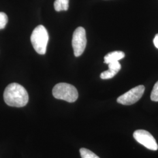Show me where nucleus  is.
Returning a JSON list of instances; mask_svg holds the SVG:
<instances>
[{"instance_id": "obj_13", "label": "nucleus", "mask_w": 158, "mask_h": 158, "mask_svg": "<svg viewBox=\"0 0 158 158\" xmlns=\"http://www.w3.org/2000/svg\"><path fill=\"white\" fill-rule=\"evenodd\" d=\"M108 64V68L109 69L113 70L116 72H118L121 69V65L119 63L118 61L117 62H114L110 63Z\"/></svg>"}, {"instance_id": "obj_6", "label": "nucleus", "mask_w": 158, "mask_h": 158, "mask_svg": "<svg viewBox=\"0 0 158 158\" xmlns=\"http://www.w3.org/2000/svg\"><path fill=\"white\" fill-rule=\"evenodd\" d=\"M134 138L136 141L147 149L152 151H157L158 145L152 135L148 131L143 130H138L134 132Z\"/></svg>"}, {"instance_id": "obj_11", "label": "nucleus", "mask_w": 158, "mask_h": 158, "mask_svg": "<svg viewBox=\"0 0 158 158\" xmlns=\"http://www.w3.org/2000/svg\"><path fill=\"white\" fill-rule=\"evenodd\" d=\"M8 20V17L6 13L0 12V29H2L6 27Z\"/></svg>"}, {"instance_id": "obj_14", "label": "nucleus", "mask_w": 158, "mask_h": 158, "mask_svg": "<svg viewBox=\"0 0 158 158\" xmlns=\"http://www.w3.org/2000/svg\"><path fill=\"white\" fill-rule=\"evenodd\" d=\"M153 44L155 47L158 49V34H156L153 39Z\"/></svg>"}, {"instance_id": "obj_10", "label": "nucleus", "mask_w": 158, "mask_h": 158, "mask_svg": "<svg viewBox=\"0 0 158 158\" xmlns=\"http://www.w3.org/2000/svg\"><path fill=\"white\" fill-rule=\"evenodd\" d=\"M117 73H118L117 72L108 69V70L103 72L101 73L100 77H101V79H104V80L112 79Z\"/></svg>"}, {"instance_id": "obj_2", "label": "nucleus", "mask_w": 158, "mask_h": 158, "mask_svg": "<svg viewBox=\"0 0 158 158\" xmlns=\"http://www.w3.org/2000/svg\"><path fill=\"white\" fill-rule=\"evenodd\" d=\"M31 41L34 49L38 54H45L49 34L44 26L40 25L34 29L31 36Z\"/></svg>"}, {"instance_id": "obj_12", "label": "nucleus", "mask_w": 158, "mask_h": 158, "mask_svg": "<svg viewBox=\"0 0 158 158\" xmlns=\"http://www.w3.org/2000/svg\"><path fill=\"white\" fill-rule=\"evenodd\" d=\"M151 99L153 102H158V81L153 86L151 94Z\"/></svg>"}, {"instance_id": "obj_3", "label": "nucleus", "mask_w": 158, "mask_h": 158, "mask_svg": "<svg viewBox=\"0 0 158 158\" xmlns=\"http://www.w3.org/2000/svg\"><path fill=\"white\" fill-rule=\"evenodd\" d=\"M53 96L55 98L69 102H75L78 98L79 94L76 88L73 85L66 83L57 84L53 89Z\"/></svg>"}, {"instance_id": "obj_9", "label": "nucleus", "mask_w": 158, "mask_h": 158, "mask_svg": "<svg viewBox=\"0 0 158 158\" xmlns=\"http://www.w3.org/2000/svg\"><path fill=\"white\" fill-rule=\"evenodd\" d=\"M80 153L81 158H100L94 153L85 148H81Z\"/></svg>"}, {"instance_id": "obj_5", "label": "nucleus", "mask_w": 158, "mask_h": 158, "mask_svg": "<svg viewBox=\"0 0 158 158\" xmlns=\"http://www.w3.org/2000/svg\"><path fill=\"white\" fill-rule=\"evenodd\" d=\"M145 91V87L143 85H138L132 88L117 98V102L123 105L129 106L135 104L139 101Z\"/></svg>"}, {"instance_id": "obj_1", "label": "nucleus", "mask_w": 158, "mask_h": 158, "mask_svg": "<svg viewBox=\"0 0 158 158\" xmlns=\"http://www.w3.org/2000/svg\"><path fill=\"white\" fill-rule=\"evenodd\" d=\"M4 100L9 106L23 107L28 102V94L23 85L13 83L6 87L4 93Z\"/></svg>"}, {"instance_id": "obj_4", "label": "nucleus", "mask_w": 158, "mask_h": 158, "mask_svg": "<svg viewBox=\"0 0 158 158\" xmlns=\"http://www.w3.org/2000/svg\"><path fill=\"white\" fill-rule=\"evenodd\" d=\"M86 45L87 38L85 28L81 27H78L74 31L72 38V46L74 56H81L85 51Z\"/></svg>"}, {"instance_id": "obj_7", "label": "nucleus", "mask_w": 158, "mask_h": 158, "mask_svg": "<svg viewBox=\"0 0 158 158\" xmlns=\"http://www.w3.org/2000/svg\"><path fill=\"white\" fill-rule=\"evenodd\" d=\"M125 53L122 51H114L108 53L104 56V63L109 64L110 63L117 62L123 59Z\"/></svg>"}, {"instance_id": "obj_8", "label": "nucleus", "mask_w": 158, "mask_h": 158, "mask_svg": "<svg viewBox=\"0 0 158 158\" xmlns=\"http://www.w3.org/2000/svg\"><path fill=\"white\" fill-rule=\"evenodd\" d=\"M69 0H55L54 8L57 12L67 11L69 9Z\"/></svg>"}]
</instances>
